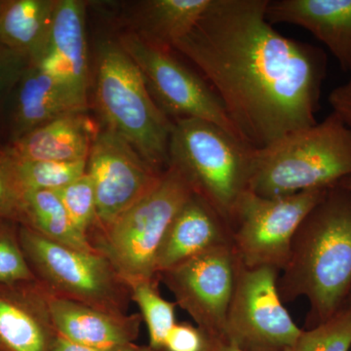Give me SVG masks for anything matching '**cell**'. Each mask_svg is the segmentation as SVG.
<instances>
[{
	"label": "cell",
	"instance_id": "cell-37",
	"mask_svg": "<svg viewBox=\"0 0 351 351\" xmlns=\"http://www.w3.org/2000/svg\"><path fill=\"white\" fill-rule=\"evenodd\" d=\"M4 0H0V9H1L2 4H3Z\"/></svg>",
	"mask_w": 351,
	"mask_h": 351
},
{
	"label": "cell",
	"instance_id": "cell-13",
	"mask_svg": "<svg viewBox=\"0 0 351 351\" xmlns=\"http://www.w3.org/2000/svg\"><path fill=\"white\" fill-rule=\"evenodd\" d=\"M86 108V104L68 87L32 64L21 76L0 112L7 138L5 145L13 144L58 117L85 112Z\"/></svg>",
	"mask_w": 351,
	"mask_h": 351
},
{
	"label": "cell",
	"instance_id": "cell-31",
	"mask_svg": "<svg viewBox=\"0 0 351 351\" xmlns=\"http://www.w3.org/2000/svg\"><path fill=\"white\" fill-rule=\"evenodd\" d=\"M348 73L350 78L348 82L332 90L329 96V103L332 112L336 113L351 131V66Z\"/></svg>",
	"mask_w": 351,
	"mask_h": 351
},
{
	"label": "cell",
	"instance_id": "cell-21",
	"mask_svg": "<svg viewBox=\"0 0 351 351\" xmlns=\"http://www.w3.org/2000/svg\"><path fill=\"white\" fill-rule=\"evenodd\" d=\"M57 0H4L0 9V44L38 60L49 34Z\"/></svg>",
	"mask_w": 351,
	"mask_h": 351
},
{
	"label": "cell",
	"instance_id": "cell-8",
	"mask_svg": "<svg viewBox=\"0 0 351 351\" xmlns=\"http://www.w3.org/2000/svg\"><path fill=\"white\" fill-rule=\"evenodd\" d=\"M330 189V188H329ZM329 189L263 197L247 191L230 221L233 251L244 267H269L282 271L295 232Z\"/></svg>",
	"mask_w": 351,
	"mask_h": 351
},
{
	"label": "cell",
	"instance_id": "cell-12",
	"mask_svg": "<svg viewBox=\"0 0 351 351\" xmlns=\"http://www.w3.org/2000/svg\"><path fill=\"white\" fill-rule=\"evenodd\" d=\"M163 173L149 165L119 134L106 127L96 132L86 166L96 195L97 223L92 230L110 226L147 195Z\"/></svg>",
	"mask_w": 351,
	"mask_h": 351
},
{
	"label": "cell",
	"instance_id": "cell-16",
	"mask_svg": "<svg viewBox=\"0 0 351 351\" xmlns=\"http://www.w3.org/2000/svg\"><path fill=\"white\" fill-rule=\"evenodd\" d=\"M232 244L228 223L202 196L193 193L171 221L157 252V276L203 252Z\"/></svg>",
	"mask_w": 351,
	"mask_h": 351
},
{
	"label": "cell",
	"instance_id": "cell-28",
	"mask_svg": "<svg viewBox=\"0 0 351 351\" xmlns=\"http://www.w3.org/2000/svg\"><path fill=\"white\" fill-rule=\"evenodd\" d=\"M55 191L61 198L76 230L87 237L97 223L96 195L89 176L85 173L69 186Z\"/></svg>",
	"mask_w": 351,
	"mask_h": 351
},
{
	"label": "cell",
	"instance_id": "cell-10",
	"mask_svg": "<svg viewBox=\"0 0 351 351\" xmlns=\"http://www.w3.org/2000/svg\"><path fill=\"white\" fill-rule=\"evenodd\" d=\"M119 43L140 69L152 98L171 121L205 120L239 138L209 83L173 56L171 51L149 45L132 32L122 34Z\"/></svg>",
	"mask_w": 351,
	"mask_h": 351
},
{
	"label": "cell",
	"instance_id": "cell-7",
	"mask_svg": "<svg viewBox=\"0 0 351 351\" xmlns=\"http://www.w3.org/2000/svg\"><path fill=\"white\" fill-rule=\"evenodd\" d=\"M20 242L32 274L48 294L128 313L129 284L101 254L57 243L25 226H20Z\"/></svg>",
	"mask_w": 351,
	"mask_h": 351
},
{
	"label": "cell",
	"instance_id": "cell-29",
	"mask_svg": "<svg viewBox=\"0 0 351 351\" xmlns=\"http://www.w3.org/2000/svg\"><path fill=\"white\" fill-rule=\"evenodd\" d=\"M31 64L29 57L0 44V112L21 76Z\"/></svg>",
	"mask_w": 351,
	"mask_h": 351
},
{
	"label": "cell",
	"instance_id": "cell-27",
	"mask_svg": "<svg viewBox=\"0 0 351 351\" xmlns=\"http://www.w3.org/2000/svg\"><path fill=\"white\" fill-rule=\"evenodd\" d=\"M20 226L0 219V283L36 280L21 246Z\"/></svg>",
	"mask_w": 351,
	"mask_h": 351
},
{
	"label": "cell",
	"instance_id": "cell-26",
	"mask_svg": "<svg viewBox=\"0 0 351 351\" xmlns=\"http://www.w3.org/2000/svg\"><path fill=\"white\" fill-rule=\"evenodd\" d=\"M25 189L18 172V161L7 145H0V219L25 223Z\"/></svg>",
	"mask_w": 351,
	"mask_h": 351
},
{
	"label": "cell",
	"instance_id": "cell-23",
	"mask_svg": "<svg viewBox=\"0 0 351 351\" xmlns=\"http://www.w3.org/2000/svg\"><path fill=\"white\" fill-rule=\"evenodd\" d=\"M159 280H143L129 284L132 302L140 308L143 322L149 331L154 350H163L165 339L176 324L177 304L164 299L159 292Z\"/></svg>",
	"mask_w": 351,
	"mask_h": 351
},
{
	"label": "cell",
	"instance_id": "cell-33",
	"mask_svg": "<svg viewBox=\"0 0 351 351\" xmlns=\"http://www.w3.org/2000/svg\"><path fill=\"white\" fill-rule=\"evenodd\" d=\"M210 351H244L235 348V346L228 345V343H221V341H214L212 343L211 350ZM286 351H291L290 350Z\"/></svg>",
	"mask_w": 351,
	"mask_h": 351
},
{
	"label": "cell",
	"instance_id": "cell-5",
	"mask_svg": "<svg viewBox=\"0 0 351 351\" xmlns=\"http://www.w3.org/2000/svg\"><path fill=\"white\" fill-rule=\"evenodd\" d=\"M254 151L211 122L195 119L173 122L169 165L181 171L195 193L228 226L240 198L249 191Z\"/></svg>",
	"mask_w": 351,
	"mask_h": 351
},
{
	"label": "cell",
	"instance_id": "cell-11",
	"mask_svg": "<svg viewBox=\"0 0 351 351\" xmlns=\"http://www.w3.org/2000/svg\"><path fill=\"white\" fill-rule=\"evenodd\" d=\"M237 263L232 244L221 245L158 276L174 295L177 306L214 341L225 343Z\"/></svg>",
	"mask_w": 351,
	"mask_h": 351
},
{
	"label": "cell",
	"instance_id": "cell-15",
	"mask_svg": "<svg viewBox=\"0 0 351 351\" xmlns=\"http://www.w3.org/2000/svg\"><path fill=\"white\" fill-rule=\"evenodd\" d=\"M57 336L38 281L0 283V351H51Z\"/></svg>",
	"mask_w": 351,
	"mask_h": 351
},
{
	"label": "cell",
	"instance_id": "cell-20",
	"mask_svg": "<svg viewBox=\"0 0 351 351\" xmlns=\"http://www.w3.org/2000/svg\"><path fill=\"white\" fill-rule=\"evenodd\" d=\"M212 0H145L133 5L134 34L158 49L172 51L206 12Z\"/></svg>",
	"mask_w": 351,
	"mask_h": 351
},
{
	"label": "cell",
	"instance_id": "cell-25",
	"mask_svg": "<svg viewBox=\"0 0 351 351\" xmlns=\"http://www.w3.org/2000/svg\"><path fill=\"white\" fill-rule=\"evenodd\" d=\"M351 309L343 306L330 319L302 330L291 351H350Z\"/></svg>",
	"mask_w": 351,
	"mask_h": 351
},
{
	"label": "cell",
	"instance_id": "cell-4",
	"mask_svg": "<svg viewBox=\"0 0 351 351\" xmlns=\"http://www.w3.org/2000/svg\"><path fill=\"white\" fill-rule=\"evenodd\" d=\"M95 104L106 128L126 140L152 167L167 169L173 122L156 105L119 40L106 39L97 47Z\"/></svg>",
	"mask_w": 351,
	"mask_h": 351
},
{
	"label": "cell",
	"instance_id": "cell-3",
	"mask_svg": "<svg viewBox=\"0 0 351 351\" xmlns=\"http://www.w3.org/2000/svg\"><path fill=\"white\" fill-rule=\"evenodd\" d=\"M351 176V131L336 113L255 149L249 191L278 197L329 189Z\"/></svg>",
	"mask_w": 351,
	"mask_h": 351
},
{
	"label": "cell",
	"instance_id": "cell-2",
	"mask_svg": "<svg viewBox=\"0 0 351 351\" xmlns=\"http://www.w3.org/2000/svg\"><path fill=\"white\" fill-rule=\"evenodd\" d=\"M278 278L282 302L306 298L314 326L345 306L351 291V193L339 184L309 212L295 232Z\"/></svg>",
	"mask_w": 351,
	"mask_h": 351
},
{
	"label": "cell",
	"instance_id": "cell-35",
	"mask_svg": "<svg viewBox=\"0 0 351 351\" xmlns=\"http://www.w3.org/2000/svg\"><path fill=\"white\" fill-rule=\"evenodd\" d=\"M138 351H164V350H154V348H152L151 346H141L140 350H138Z\"/></svg>",
	"mask_w": 351,
	"mask_h": 351
},
{
	"label": "cell",
	"instance_id": "cell-32",
	"mask_svg": "<svg viewBox=\"0 0 351 351\" xmlns=\"http://www.w3.org/2000/svg\"><path fill=\"white\" fill-rule=\"evenodd\" d=\"M140 348L141 346L138 345L119 348H93V346H83L80 345V343H73V341H69V339L58 335L56 341H55L51 351H138Z\"/></svg>",
	"mask_w": 351,
	"mask_h": 351
},
{
	"label": "cell",
	"instance_id": "cell-22",
	"mask_svg": "<svg viewBox=\"0 0 351 351\" xmlns=\"http://www.w3.org/2000/svg\"><path fill=\"white\" fill-rule=\"evenodd\" d=\"M25 226L57 243L85 252H96L77 230L55 191H27Z\"/></svg>",
	"mask_w": 351,
	"mask_h": 351
},
{
	"label": "cell",
	"instance_id": "cell-36",
	"mask_svg": "<svg viewBox=\"0 0 351 351\" xmlns=\"http://www.w3.org/2000/svg\"><path fill=\"white\" fill-rule=\"evenodd\" d=\"M345 306L348 307V308L351 309V291L350 295H348V300H346Z\"/></svg>",
	"mask_w": 351,
	"mask_h": 351
},
{
	"label": "cell",
	"instance_id": "cell-34",
	"mask_svg": "<svg viewBox=\"0 0 351 351\" xmlns=\"http://www.w3.org/2000/svg\"><path fill=\"white\" fill-rule=\"evenodd\" d=\"M338 184L339 186H341V188L346 189V191H348V193H351V176L341 180V181L339 182Z\"/></svg>",
	"mask_w": 351,
	"mask_h": 351
},
{
	"label": "cell",
	"instance_id": "cell-9",
	"mask_svg": "<svg viewBox=\"0 0 351 351\" xmlns=\"http://www.w3.org/2000/svg\"><path fill=\"white\" fill-rule=\"evenodd\" d=\"M278 278L276 269L246 267L239 261L226 318V343L244 351H286L293 348L302 329L284 306Z\"/></svg>",
	"mask_w": 351,
	"mask_h": 351
},
{
	"label": "cell",
	"instance_id": "cell-24",
	"mask_svg": "<svg viewBox=\"0 0 351 351\" xmlns=\"http://www.w3.org/2000/svg\"><path fill=\"white\" fill-rule=\"evenodd\" d=\"M18 161V172L25 191H58L86 173V161Z\"/></svg>",
	"mask_w": 351,
	"mask_h": 351
},
{
	"label": "cell",
	"instance_id": "cell-6",
	"mask_svg": "<svg viewBox=\"0 0 351 351\" xmlns=\"http://www.w3.org/2000/svg\"><path fill=\"white\" fill-rule=\"evenodd\" d=\"M193 193L181 171L169 165L147 195L107 228L92 230L88 241L127 283L159 280L157 252L171 221Z\"/></svg>",
	"mask_w": 351,
	"mask_h": 351
},
{
	"label": "cell",
	"instance_id": "cell-30",
	"mask_svg": "<svg viewBox=\"0 0 351 351\" xmlns=\"http://www.w3.org/2000/svg\"><path fill=\"white\" fill-rule=\"evenodd\" d=\"M212 341L198 326L176 323L164 343V351H210Z\"/></svg>",
	"mask_w": 351,
	"mask_h": 351
},
{
	"label": "cell",
	"instance_id": "cell-17",
	"mask_svg": "<svg viewBox=\"0 0 351 351\" xmlns=\"http://www.w3.org/2000/svg\"><path fill=\"white\" fill-rule=\"evenodd\" d=\"M49 307L58 335L73 343L93 348H119L136 345L143 323L140 313H110L51 295Z\"/></svg>",
	"mask_w": 351,
	"mask_h": 351
},
{
	"label": "cell",
	"instance_id": "cell-18",
	"mask_svg": "<svg viewBox=\"0 0 351 351\" xmlns=\"http://www.w3.org/2000/svg\"><path fill=\"white\" fill-rule=\"evenodd\" d=\"M267 21L272 25L304 27L329 48L341 69L351 66V0H276L269 1Z\"/></svg>",
	"mask_w": 351,
	"mask_h": 351
},
{
	"label": "cell",
	"instance_id": "cell-14",
	"mask_svg": "<svg viewBox=\"0 0 351 351\" xmlns=\"http://www.w3.org/2000/svg\"><path fill=\"white\" fill-rule=\"evenodd\" d=\"M85 9L80 0H57L47 40L32 64L54 76L87 105L90 66Z\"/></svg>",
	"mask_w": 351,
	"mask_h": 351
},
{
	"label": "cell",
	"instance_id": "cell-19",
	"mask_svg": "<svg viewBox=\"0 0 351 351\" xmlns=\"http://www.w3.org/2000/svg\"><path fill=\"white\" fill-rule=\"evenodd\" d=\"M95 134L85 112L69 113L7 145L19 161H86Z\"/></svg>",
	"mask_w": 351,
	"mask_h": 351
},
{
	"label": "cell",
	"instance_id": "cell-1",
	"mask_svg": "<svg viewBox=\"0 0 351 351\" xmlns=\"http://www.w3.org/2000/svg\"><path fill=\"white\" fill-rule=\"evenodd\" d=\"M267 5L269 0H212L174 47L199 69L240 140L257 149L317 123L327 71L322 50L272 27Z\"/></svg>",
	"mask_w": 351,
	"mask_h": 351
}]
</instances>
